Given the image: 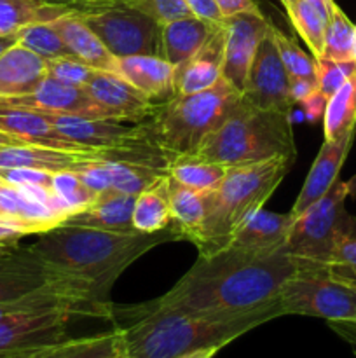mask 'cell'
<instances>
[{
	"label": "cell",
	"mask_w": 356,
	"mask_h": 358,
	"mask_svg": "<svg viewBox=\"0 0 356 358\" xmlns=\"http://www.w3.org/2000/svg\"><path fill=\"white\" fill-rule=\"evenodd\" d=\"M302 262L286 247L250 250L227 247L199 255L177 285L152 303L164 310L208 317H236L276 303L283 287L299 275Z\"/></svg>",
	"instance_id": "1"
},
{
	"label": "cell",
	"mask_w": 356,
	"mask_h": 358,
	"mask_svg": "<svg viewBox=\"0 0 356 358\" xmlns=\"http://www.w3.org/2000/svg\"><path fill=\"white\" fill-rule=\"evenodd\" d=\"M283 317L278 301L236 317H208L164 310L150 303L114 306L112 324L119 329L128 358H173L201 348H223L239 336Z\"/></svg>",
	"instance_id": "2"
},
{
	"label": "cell",
	"mask_w": 356,
	"mask_h": 358,
	"mask_svg": "<svg viewBox=\"0 0 356 358\" xmlns=\"http://www.w3.org/2000/svg\"><path fill=\"white\" fill-rule=\"evenodd\" d=\"M181 241L175 229L157 233H117L80 226H58L30 245L49 266L72 278L84 280L98 297L110 303V289L122 271L157 245Z\"/></svg>",
	"instance_id": "3"
},
{
	"label": "cell",
	"mask_w": 356,
	"mask_h": 358,
	"mask_svg": "<svg viewBox=\"0 0 356 358\" xmlns=\"http://www.w3.org/2000/svg\"><path fill=\"white\" fill-rule=\"evenodd\" d=\"M292 164L286 157H274L227 168L220 184L205 192V222L194 243L199 255H212L229 247L236 231L274 194Z\"/></svg>",
	"instance_id": "4"
},
{
	"label": "cell",
	"mask_w": 356,
	"mask_h": 358,
	"mask_svg": "<svg viewBox=\"0 0 356 358\" xmlns=\"http://www.w3.org/2000/svg\"><path fill=\"white\" fill-rule=\"evenodd\" d=\"M198 156L225 168L274 157H286L295 163L292 114L264 110L241 96L225 121L206 138Z\"/></svg>",
	"instance_id": "5"
},
{
	"label": "cell",
	"mask_w": 356,
	"mask_h": 358,
	"mask_svg": "<svg viewBox=\"0 0 356 358\" xmlns=\"http://www.w3.org/2000/svg\"><path fill=\"white\" fill-rule=\"evenodd\" d=\"M239 100V91L223 79L198 93L177 94L157 105L149 121H145L150 140L168 159L198 154L206 138L225 121Z\"/></svg>",
	"instance_id": "6"
},
{
	"label": "cell",
	"mask_w": 356,
	"mask_h": 358,
	"mask_svg": "<svg viewBox=\"0 0 356 358\" xmlns=\"http://www.w3.org/2000/svg\"><path fill=\"white\" fill-rule=\"evenodd\" d=\"M356 192V177L335 182L330 191L293 220L286 250L313 266L327 264L332 252L344 238L356 236V219L346 210L348 196Z\"/></svg>",
	"instance_id": "7"
},
{
	"label": "cell",
	"mask_w": 356,
	"mask_h": 358,
	"mask_svg": "<svg viewBox=\"0 0 356 358\" xmlns=\"http://www.w3.org/2000/svg\"><path fill=\"white\" fill-rule=\"evenodd\" d=\"M302 262V261H300ZM278 304L285 315L356 324V289L332 278L321 268L302 262L299 275L283 287Z\"/></svg>",
	"instance_id": "8"
},
{
	"label": "cell",
	"mask_w": 356,
	"mask_h": 358,
	"mask_svg": "<svg viewBox=\"0 0 356 358\" xmlns=\"http://www.w3.org/2000/svg\"><path fill=\"white\" fill-rule=\"evenodd\" d=\"M84 23L100 37L115 58L149 55L163 58V27L140 10L122 3L98 13L79 14Z\"/></svg>",
	"instance_id": "9"
},
{
	"label": "cell",
	"mask_w": 356,
	"mask_h": 358,
	"mask_svg": "<svg viewBox=\"0 0 356 358\" xmlns=\"http://www.w3.org/2000/svg\"><path fill=\"white\" fill-rule=\"evenodd\" d=\"M56 131L65 138L96 149H140L154 145L145 121L135 126H124L114 119H87L79 115L38 112ZM157 147V145H156Z\"/></svg>",
	"instance_id": "10"
},
{
	"label": "cell",
	"mask_w": 356,
	"mask_h": 358,
	"mask_svg": "<svg viewBox=\"0 0 356 358\" xmlns=\"http://www.w3.org/2000/svg\"><path fill=\"white\" fill-rule=\"evenodd\" d=\"M225 27V58L222 79L243 94L257 49L271 21L258 10H244L222 20Z\"/></svg>",
	"instance_id": "11"
},
{
	"label": "cell",
	"mask_w": 356,
	"mask_h": 358,
	"mask_svg": "<svg viewBox=\"0 0 356 358\" xmlns=\"http://www.w3.org/2000/svg\"><path fill=\"white\" fill-rule=\"evenodd\" d=\"M77 317L66 310L23 311L0 317V353L45 348L66 339L68 324Z\"/></svg>",
	"instance_id": "12"
},
{
	"label": "cell",
	"mask_w": 356,
	"mask_h": 358,
	"mask_svg": "<svg viewBox=\"0 0 356 358\" xmlns=\"http://www.w3.org/2000/svg\"><path fill=\"white\" fill-rule=\"evenodd\" d=\"M75 280L49 266L31 247L16 245L0 250V303L21 299L49 285Z\"/></svg>",
	"instance_id": "13"
},
{
	"label": "cell",
	"mask_w": 356,
	"mask_h": 358,
	"mask_svg": "<svg viewBox=\"0 0 356 358\" xmlns=\"http://www.w3.org/2000/svg\"><path fill=\"white\" fill-rule=\"evenodd\" d=\"M271 27V24H269ZM290 77L286 73L279 52L272 41L271 30L260 42L248 73L246 86L241 96L248 103L264 110H276L292 114L293 101L288 93Z\"/></svg>",
	"instance_id": "14"
},
{
	"label": "cell",
	"mask_w": 356,
	"mask_h": 358,
	"mask_svg": "<svg viewBox=\"0 0 356 358\" xmlns=\"http://www.w3.org/2000/svg\"><path fill=\"white\" fill-rule=\"evenodd\" d=\"M0 103L34 112H52V114L79 115L87 119H114L86 93L84 87L66 86L52 77H45L34 93L16 98H3Z\"/></svg>",
	"instance_id": "15"
},
{
	"label": "cell",
	"mask_w": 356,
	"mask_h": 358,
	"mask_svg": "<svg viewBox=\"0 0 356 358\" xmlns=\"http://www.w3.org/2000/svg\"><path fill=\"white\" fill-rule=\"evenodd\" d=\"M84 90L115 121L143 122L157 107L124 77L103 70H94Z\"/></svg>",
	"instance_id": "16"
},
{
	"label": "cell",
	"mask_w": 356,
	"mask_h": 358,
	"mask_svg": "<svg viewBox=\"0 0 356 358\" xmlns=\"http://www.w3.org/2000/svg\"><path fill=\"white\" fill-rule=\"evenodd\" d=\"M353 140H355V131L348 133L341 140H334V142L325 140L309 173H307L306 182H304L302 189H300L299 196H297L295 203L290 210L293 219L302 215L311 205L323 198L330 191L332 185L337 182L342 164H344L349 149L353 145Z\"/></svg>",
	"instance_id": "17"
},
{
	"label": "cell",
	"mask_w": 356,
	"mask_h": 358,
	"mask_svg": "<svg viewBox=\"0 0 356 358\" xmlns=\"http://www.w3.org/2000/svg\"><path fill=\"white\" fill-rule=\"evenodd\" d=\"M225 58V27L220 23L215 34L198 52L175 66V93L192 94L208 90L222 79Z\"/></svg>",
	"instance_id": "18"
},
{
	"label": "cell",
	"mask_w": 356,
	"mask_h": 358,
	"mask_svg": "<svg viewBox=\"0 0 356 358\" xmlns=\"http://www.w3.org/2000/svg\"><path fill=\"white\" fill-rule=\"evenodd\" d=\"M0 131L17 136L31 145H44L51 149L72 150V152H103L114 149H96V147L79 145L72 140L65 138L56 131L51 122L38 112L27 108L13 107V105L0 103Z\"/></svg>",
	"instance_id": "19"
},
{
	"label": "cell",
	"mask_w": 356,
	"mask_h": 358,
	"mask_svg": "<svg viewBox=\"0 0 356 358\" xmlns=\"http://www.w3.org/2000/svg\"><path fill=\"white\" fill-rule=\"evenodd\" d=\"M119 59V76L142 91L152 103L161 105L177 96L175 66L161 56H128Z\"/></svg>",
	"instance_id": "20"
},
{
	"label": "cell",
	"mask_w": 356,
	"mask_h": 358,
	"mask_svg": "<svg viewBox=\"0 0 356 358\" xmlns=\"http://www.w3.org/2000/svg\"><path fill=\"white\" fill-rule=\"evenodd\" d=\"M47 77V63L21 44L0 55V100L30 94Z\"/></svg>",
	"instance_id": "21"
},
{
	"label": "cell",
	"mask_w": 356,
	"mask_h": 358,
	"mask_svg": "<svg viewBox=\"0 0 356 358\" xmlns=\"http://www.w3.org/2000/svg\"><path fill=\"white\" fill-rule=\"evenodd\" d=\"M73 56L82 59L94 70H103L119 76V59L105 48L96 34L75 13H66L51 21Z\"/></svg>",
	"instance_id": "22"
},
{
	"label": "cell",
	"mask_w": 356,
	"mask_h": 358,
	"mask_svg": "<svg viewBox=\"0 0 356 358\" xmlns=\"http://www.w3.org/2000/svg\"><path fill=\"white\" fill-rule=\"evenodd\" d=\"M136 196L124 192L108 191L98 194L96 201L86 210L72 213L63 220L61 226L94 227V229L117 231V233H133L131 217Z\"/></svg>",
	"instance_id": "23"
},
{
	"label": "cell",
	"mask_w": 356,
	"mask_h": 358,
	"mask_svg": "<svg viewBox=\"0 0 356 358\" xmlns=\"http://www.w3.org/2000/svg\"><path fill=\"white\" fill-rule=\"evenodd\" d=\"M218 27L220 23L201 20L198 16L180 17V20L164 24L161 31L163 58L173 66L180 65L194 52H198Z\"/></svg>",
	"instance_id": "24"
},
{
	"label": "cell",
	"mask_w": 356,
	"mask_h": 358,
	"mask_svg": "<svg viewBox=\"0 0 356 358\" xmlns=\"http://www.w3.org/2000/svg\"><path fill=\"white\" fill-rule=\"evenodd\" d=\"M292 213H274L258 210L232 236L229 247L250 248V250H278L285 247L290 227L293 224Z\"/></svg>",
	"instance_id": "25"
},
{
	"label": "cell",
	"mask_w": 356,
	"mask_h": 358,
	"mask_svg": "<svg viewBox=\"0 0 356 358\" xmlns=\"http://www.w3.org/2000/svg\"><path fill=\"white\" fill-rule=\"evenodd\" d=\"M124 355V341L119 329L84 336L66 338L56 345H49L35 352L31 358H121Z\"/></svg>",
	"instance_id": "26"
},
{
	"label": "cell",
	"mask_w": 356,
	"mask_h": 358,
	"mask_svg": "<svg viewBox=\"0 0 356 358\" xmlns=\"http://www.w3.org/2000/svg\"><path fill=\"white\" fill-rule=\"evenodd\" d=\"M131 222L140 233H157L171 226L170 177L164 175L136 196Z\"/></svg>",
	"instance_id": "27"
},
{
	"label": "cell",
	"mask_w": 356,
	"mask_h": 358,
	"mask_svg": "<svg viewBox=\"0 0 356 358\" xmlns=\"http://www.w3.org/2000/svg\"><path fill=\"white\" fill-rule=\"evenodd\" d=\"M170 206L171 229L177 231L181 240L195 243L206 215L205 192L188 189L170 178Z\"/></svg>",
	"instance_id": "28"
},
{
	"label": "cell",
	"mask_w": 356,
	"mask_h": 358,
	"mask_svg": "<svg viewBox=\"0 0 356 358\" xmlns=\"http://www.w3.org/2000/svg\"><path fill=\"white\" fill-rule=\"evenodd\" d=\"M227 173V168L218 163L199 157L198 154L175 156L168 163V175L178 184L198 192H208L220 184Z\"/></svg>",
	"instance_id": "29"
},
{
	"label": "cell",
	"mask_w": 356,
	"mask_h": 358,
	"mask_svg": "<svg viewBox=\"0 0 356 358\" xmlns=\"http://www.w3.org/2000/svg\"><path fill=\"white\" fill-rule=\"evenodd\" d=\"M351 131H356V73L328 98L323 114L325 140H341Z\"/></svg>",
	"instance_id": "30"
},
{
	"label": "cell",
	"mask_w": 356,
	"mask_h": 358,
	"mask_svg": "<svg viewBox=\"0 0 356 358\" xmlns=\"http://www.w3.org/2000/svg\"><path fill=\"white\" fill-rule=\"evenodd\" d=\"M68 10L44 0H0V35H10L31 23H47Z\"/></svg>",
	"instance_id": "31"
},
{
	"label": "cell",
	"mask_w": 356,
	"mask_h": 358,
	"mask_svg": "<svg viewBox=\"0 0 356 358\" xmlns=\"http://www.w3.org/2000/svg\"><path fill=\"white\" fill-rule=\"evenodd\" d=\"M112 180V191L138 196L143 189L168 175L166 168L129 159H105Z\"/></svg>",
	"instance_id": "32"
},
{
	"label": "cell",
	"mask_w": 356,
	"mask_h": 358,
	"mask_svg": "<svg viewBox=\"0 0 356 358\" xmlns=\"http://www.w3.org/2000/svg\"><path fill=\"white\" fill-rule=\"evenodd\" d=\"M290 21L297 34L304 38L314 59L323 58L325 30L328 17L309 0H290L286 7Z\"/></svg>",
	"instance_id": "33"
},
{
	"label": "cell",
	"mask_w": 356,
	"mask_h": 358,
	"mask_svg": "<svg viewBox=\"0 0 356 358\" xmlns=\"http://www.w3.org/2000/svg\"><path fill=\"white\" fill-rule=\"evenodd\" d=\"M353 34H355V24L342 13L341 7L332 0L330 6H328L323 58L332 59V62H351Z\"/></svg>",
	"instance_id": "34"
},
{
	"label": "cell",
	"mask_w": 356,
	"mask_h": 358,
	"mask_svg": "<svg viewBox=\"0 0 356 358\" xmlns=\"http://www.w3.org/2000/svg\"><path fill=\"white\" fill-rule=\"evenodd\" d=\"M16 37L17 44L28 48L35 55L44 58L45 62L47 59L63 58V56H73L68 45L61 38V35L51 24V21H47V23L27 24L20 31H16Z\"/></svg>",
	"instance_id": "35"
},
{
	"label": "cell",
	"mask_w": 356,
	"mask_h": 358,
	"mask_svg": "<svg viewBox=\"0 0 356 358\" xmlns=\"http://www.w3.org/2000/svg\"><path fill=\"white\" fill-rule=\"evenodd\" d=\"M272 35V41H274L276 49L279 52V58H281L283 65H285L286 73L288 77H300V79H309V80H318L316 73V59L313 56L307 55L292 37L283 34L278 27L271 23L269 27Z\"/></svg>",
	"instance_id": "36"
},
{
	"label": "cell",
	"mask_w": 356,
	"mask_h": 358,
	"mask_svg": "<svg viewBox=\"0 0 356 358\" xmlns=\"http://www.w3.org/2000/svg\"><path fill=\"white\" fill-rule=\"evenodd\" d=\"M51 191L68 206L70 215L89 208L98 198V194H94L89 187L84 185L75 171H58L52 175Z\"/></svg>",
	"instance_id": "37"
},
{
	"label": "cell",
	"mask_w": 356,
	"mask_h": 358,
	"mask_svg": "<svg viewBox=\"0 0 356 358\" xmlns=\"http://www.w3.org/2000/svg\"><path fill=\"white\" fill-rule=\"evenodd\" d=\"M327 275L356 289V236L344 238L332 252L327 264L318 266Z\"/></svg>",
	"instance_id": "38"
},
{
	"label": "cell",
	"mask_w": 356,
	"mask_h": 358,
	"mask_svg": "<svg viewBox=\"0 0 356 358\" xmlns=\"http://www.w3.org/2000/svg\"><path fill=\"white\" fill-rule=\"evenodd\" d=\"M121 3L152 17L161 27L180 17L194 16L184 0H121Z\"/></svg>",
	"instance_id": "39"
},
{
	"label": "cell",
	"mask_w": 356,
	"mask_h": 358,
	"mask_svg": "<svg viewBox=\"0 0 356 358\" xmlns=\"http://www.w3.org/2000/svg\"><path fill=\"white\" fill-rule=\"evenodd\" d=\"M47 77L66 86L84 87L93 76L94 69L79 59L77 56H63V58L47 59Z\"/></svg>",
	"instance_id": "40"
},
{
	"label": "cell",
	"mask_w": 356,
	"mask_h": 358,
	"mask_svg": "<svg viewBox=\"0 0 356 358\" xmlns=\"http://www.w3.org/2000/svg\"><path fill=\"white\" fill-rule=\"evenodd\" d=\"M318 91L323 96L330 98L342 84L348 83L349 77L356 73V63L353 62H332V59H316Z\"/></svg>",
	"instance_id": "41"
},
{
	"label": "cell",
	"mask_w": 356,
	"mask_h": 358,
	"mask_svg": "<svg viewBox=\"0 0 356 358\" xmlns=\"http://www.w3.org/2000/svg\"><path fill=\"white\" fill-rule=\"evenodd\" d=\"M52 175L49 171L31 170V168H0V178L9 185H40L51 189Z\"/></svg>",
	"instance_id": "42"
},
{
	"label": "cell",
	"mask_w": 356,
	"mask_h": 358,
	"mask_svg": "<svg viewBox=\"0 0 356 358\" xmlns=\"http://www.w3.org/2000/svg\"><path fill=\"white\" fill-rule=\"evenodd\" d=\"M75 173L79 175L84 185L89 187L94 194H103V192L112 191L110 173H108L107 166H105V159L89 161L80 170H77Z\"/></svg>",
	"instance_id": "43"
},
{
	"label": "cell",
	"mask_w": 356,
	"mask_h": 358,
	"mask_svg": "<svg viewBox=\"0 0 356 358\" xmlns=\"http://www.w3.org/2000/svg\"><path fill=\"white\" fill-rule=\"evenodd\" d=\"M44 2L49 3V6L63 7V9H66L68 13L87 14L119 6L121 0H44Z\"/></svg>",
	"instance_id": "44"
},
{
	"label": "cell",
	"mask_w": 356,
	"mask_h": 358,
	"mask_svg": "<svg viewBox=\"0 0 356 358\" xmlns=\"http://www.w3.org/2000/svg\"><path fill=\"white\" fill-rule=\"evenodd\" d=\"M191 13L201 20L213 21V23H222L223 16L216 3L213 0H184Z\"/></svg>",
	"instance_id": "45"
},
{
	"label": "cell",
	"mask_w": 356,
	"mask_h": 358,
	"mask_svg": "<svg viewBox=\"0 0 356 358\" xmlns=\"http://www.w3.org/2000/svg\"><path fill=\"white\" fill-rule=\"evenodd\" d=\"M318 91V80L300 79V77H290L288 93L293 103H302L304 100Z\"/></svg>",
	"instance_id": "46"
},
{
	"label": "cell",
	"mask_w": 356,
	"mask_h": 358,
	"mask_svg": "<svg viewBox=\"0 0 356 358\" xmlns=\"http://www.w3.org/2000/svg\"><path fill=\"white\" fill-rule=\"evenodd\" d=\"M327 96H323V94L320 93V91H316L314 94H311L307 100H304L302 103V110H304V115H306V119L309 122H316L320 121L321 117H323L325 114V107H327Z\"/></svg>",
	"instance_id": "47"
},
{
	"label": "cell",
	"mask_w": 356,
	"mask_h": 358,
	"mask_svg": "<svg viewBox=\"0 0 356 358\" xmlns=\"http://www.w3.org/2000/svg\"><path fill=\"white\" fill-rule=\"evenodd\" d=\"M24 236H27L24 231H21L20 227L10 224L9 220H6L3 217H0V250H2V248L16 247L17 241Z\"/></svg>",
	"instance_id": "48"
},
{
	"label": "cell",
	"mask_w": 356,
	"mask_h": 358,
	"mask_svg": "<svg viewBox=\"0 0 356 358\" xmlns=\"http://www.w3.org/2000/svg\"><path fill=\"white\" fill-rule=\"evenodd\" d=\"M213 2L216 3L223 17L244 13V10H258V3L255 0H213Z\"/></svg>",
	"instance_id": "49"
},
{
	"label": "cell",
	"mask_w": 356,
	"mask_h": 358,
	"mask_svg": "<svg viewBox=\"0 0 356 358\" xmlns=\"http://www.w3.org/2000/svg\"><path fill=\"white\" fill-rule=\"evenodd\" d=\"M222 348H201V350H194V352H188V353H181V355L173 357V358H215L216 353L220 352Z\"/></svg>",
	"instance_id": "50"
},
{
	"label": "cell",
	"mask_w": 356,
	"mask_h": 358,
	"mask_svg": "<svg viewBox=\"0 0 356 358\" xmlns=\"http://www.w3.org/2000/svg\"><path fill=\"white\" fill-rule=\"evenodd\" d=\"M13 145H27V142L17 138V136L9 135V133L0 131V149H3V147H13Z\"/></svg>",
	"instance_id": "51"
},
{
	"label": "cell",
	"mask_w": 356,
	"mask_h": 358,
	"mask_svg": "<svg viewBox=\"0 0 356 358\" xmlns=\"http://www.w3.org/2000/svg\"><path fill=\"white\" fill-rule=\"evenodd\" d=\"M14 44H17L16 34L0 35V55H2V52H6L9 48H13Z\"/></svg>",
	"instance_id": "52"
},
{
	"label": "cell",
	"mask_w": 356,
	"mask_h": 358,
	"mask_svg": "<svg viewBox=\"0 0 356 358\" xmlns=\"http://www.w3.org/2000/svg\"><path fill=\"white\" fill-rule=\"evenodd\" d=\"M38 350H27V352H2L0 353V358H31Z\"/></svg>",
	"instance_id": "53"
},
{
	"label": "cell",
	"mask_w": 356,
	"mask_h": 358,
	"mask_svg": "<svg viewBox=\"0 0 356 358\" xmlns=\"http://www.w3.org/2000/svg\"><path fill=\"white\" fill-rule=\"evenodd\" d=\"M353 62L356 63V27H355V34H353Z\"/></svg>",
	"instance_id": "54"
},
{
	"label": "cell",
	"mask_w": 356,
	"mask_h": 358,
	"mask_svg": "<svg viewBox=\"0 0 356 358\" xmlns=\"http://www.w3.org/2000/svg\"><path fill=\"white\" fill-rule=\"evenodd\" d=\"M279 2H281L283 6H285V9H286V7H288V3H290V0H279Z\"/></svg>",
	"instance_id": "55"
},
{
	"label": "cell",
	"mask_w": 356,
	"mask_h": 358,
	"mask_svg": "<svg viewBox=\"0 0 356 358\" xmlns=\"http://www.w3.org/2000/svg\"><path fill=\"white\" fill-rule=\"evenodd\" d=\"M121 358H128V357H126V355H122V357H121Z\"/></svg>",
	"instance_id": "56"
},
{
	"label": "cell",
	"mask_w": 356,
	"mask_h": 358,
	"mask_svg": "<svg viewBox=\"0 0 356 358\" xmlns=\"http://www.w3.org/2000/svg\"><path fill=\"white\" fill-rule=\"evenodd\" d=\"M353 348H355V350H356V346H353Z\"/></svg>",
	"instance_id": "57"
},
{
	"label": "cell",
	"mask_w": 356,
	"mask_h": 358,
	"mask_svg": "<svg viewBox=\"0 0 356 358\" xmlns=\"http://www.w3.org/2000/svg\"><path fill=\"white\" fill-rule=\"evenodd\" d=\"M2 250H3V248H2Z\"/></svg>",
	"instance_id": "58"
}]
</instances>
